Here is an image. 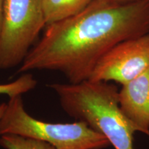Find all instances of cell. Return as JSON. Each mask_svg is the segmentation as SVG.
Segmentation results:
<instances>
[{
  "label": "cell",
  "mask_w": 149,
  "mask_h": 149,
  "mask_svg": "<svg viewBox=\"0 0 149 149\" xmlns=\"http://www.w3.org/2000/svg\"><path fill=\"white\" fill-rule=\"evenodd\" d=\"M147 33L149 0H93L79 13L46 26L17 72L56 70L69 83L82 82L112 48Z\"/></svg>",
  "instance_id": "cell-1"
},
{
  "label": "cell",
  "mask_w": 149,
  "mask_h": 149,
  "mask_svg": "<svg viewBox=\"0 0 149 149\" xmlns=\"http://www.w3.org/2000/svg\"><path fill=\"white\" fill-rule=\"evenodd\" d=\"M48 87L55 91L69 116L105 136L115 149H134L133 135L137 130L121 109L116 86L86 80L51 84Z\"/></svg>",
  "instance_id": "cell-2"
},
{
  "label": "cell",
  "mask_w": 149,
  "mask_h": 149,
  "mask_svg": "<svg viewBox=\"0 0 149 149\" xmlns=\"http://www.w3.org/2000/svg\"><path fill=\"white\" fill-rule=\"evenodd\" d=\"M4 134L40 139L56 149H104L111 145L105 136L82 121L54 124L37 120L26 111L22 95L9 97L6 103L0 121V136Z\"/></svg>",
  "instance_id": "cell-3"
},
{
  "label": "cell",
  "mask_w": 149,
  "mask_h": 149,
  "mask_svg": "<svg viewBox=\"0 0 149 149\" xmlns=\"http://www.w3.org/2000/svg\"><path fill=\"white\" fill-rule=\"evenodd\" d=\"M46 26L43 0H4L0 70L21 65Z\"/></svg>",
  "instance_id": "cell-4"
},
{
  "label": "cell",
  "mask_w": 149,
  "mask_h": 149,
  "mask_svg": "<svg viewBox=\"0 0 149 149\" xmlns=\"http://www.w3.org/2000/svg\"><path fill=\"white\" fill-rule=\"evenodd\" d=\"M149 68V33L119 43L97 63L88 80L129 82Z\"/></svg>",
  "instance_id": "cell-5"
},
{
  "label": "cell",
  "mask_w": 149,
  "mask_h": 149,
  "mask_svg": "<svg viewBox=\"0 0 149 149\" xmlns=\"http://www.w3.org/2000/svg\"><path fill=\"white\" fill-rule=\"evenodd\" d=\"M121 109L138 132L149 137V68L119 91Z\"/></svg>",
  "instance_id": "cell-6"
},
{
  "label": "cell",
  "mask_w": 149,
  "mask_h": 149,
  "mask_svg": "<svg viewBox=\"0 0 149 149\" xmlns=\"http://www.w3.org/2000/svg\"><path fill=\"white\" fill-rule=\"evenodd\" d=\"M93 0H43L46 26L79 13Z\"/></svg>",
  "instance_id": "cell-7"
},
{
  "label": "cell",
  "mask_w": 149,
  "mask_h": 149,
  "mask_svg": "<svg viewBox=\"0 0 149 149\" xmlns=\"http://www.w3.org/2000/svg\"><path fill=\"white\" fill-rule=\"evenodd\" d=\"M0 146L5 149H56L46 141L15 134L1 135Z\"/></svg>",
  "instance_id": "cell-8"
},
{
  "label": "cell",
  "mask_w": 149,
  "mask_h": 149,
  "mask_svg": "<svg viewBox=\"0 0 149 149\" xmlns=\"http://www.w3.org/2000/svg\"><path fill=\"white\" fill-rule=\"evenodd\" d=\"M37 85V80L30 73H24L16 80L8 84H0V95L9 97L22 95L34 89Z\"/></svg>",
  "instance_id": "cell-9"
},
{
  "label": "cell",
  "mask_w": 149,
  "mask_h": 149,
  "mask_svg": "<svg viewBox=\"0 0 149 149\" xmlns=\"http://www.w3.org/2000/svg\"><path fill=\"white\" fill-rule=\"evenodd\" d=\"M3 1H4V0H0V33H1V24H2L3 9Z\"/></svg>",
  "instance_id": "cell-10"
},
{
  "label": "cell",
  "mask_w": 149,
  "mask_h": 149,
  "mask_svg": "<svg viewBox=\"0 0 149 149\" xmlns=\"http://www.w3.org/2000/svg\"><path fill=\"white\" fill-rule=\"evenodd\" d=\"M6 108V103H1L0 104V121L2 118L3 113H4Z\"/></svg>",
  "instance_id": "cell-11"
},
{
  "label": "cell",
  "mask_w": 149,
  "mask_h": 149,
  "mask_svg": "<svg viewBox=\"0 0 149 149\" xmlns=\"http://www.w3.org/2000/svg\"><path fill=\"white\" fill-rule=\"evenodd\" d=\"M115 1H119V2H128V1H134V0H113Z\"/></svg>",
  "instance_id": "cell-12"
}]
</instances>
